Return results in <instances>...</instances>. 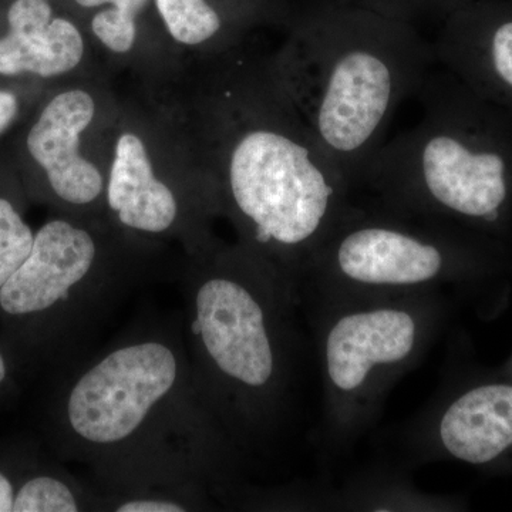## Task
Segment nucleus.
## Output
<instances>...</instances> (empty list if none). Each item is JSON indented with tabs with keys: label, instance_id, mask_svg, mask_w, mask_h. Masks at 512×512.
<instances>
[{
	"label": "nucleus",
	"instance_id": "2",
	"mask_svg": "<svg viewBox=\"0 0 512 512\" xmlns=\"http://www.w3.org/2000/svg\"><path fill=\"white\" fill-rule=\"evenodd\" d=\"M269 55L247 42L185 63L164 86L141 87L183 131L238 241L299 292L353 188L286 96Z\"/></svg>",
	"mask_w": 512,
	"mask_h": 512
},
{
	"label": "nucleus",
	"instance_id": "9",
	"mask_svg": "<svg viewBox=\"0 0 512 512\" xmlns=\"http://www.w3.org/2000/svg\"><path fill=\"white\" fill-rule=\"evenodd\" d=\"M320 333L330 423L353 433L426 349L436 311L421 293L335 299Z\"/></svg>",
	"mask_w": 512,
	"mask_h": 512
},
{
	"label": "nucleus",
	"instance_id": "15",
	"mask_svg": "<svg viewBox=\"0 0 512 512\" xmlns=\"http://www.w3.org/2000/svg\"><path fill=\"white\" fill-rule=\"evenodd\" d=\"M441 450L468 464H488L512 447V386L494 383L458 396L430 427Z\"/></svg>",
	"mask_w": 512,
	"mask_h": 512
},
{
	"label": "nucleus",
	"instance_id": "5",
	"mask_svg": "<svg viewBox=\"0 0 512 512\" xmlns=\"http://www.w3.org/2000/svg\"><path fill=\"white\" fill-rule=\"evenodd\" d=\"M164 249L106 220L50 212L28 258L0 289V339L25 380L86 356L111 313L160 274Z\"/></svg>",
	"mask_w": 512,
	"mask_h": 512
},
{
	"label": "nucleus",
	"instance_id": "1",
	"mask_svg": "<svg viewBox=\"0 0 512 512\" xmlns=\"http://www.w3.org/2000/svg\"><path fill=\"white\" fill-rule=\"evenodd\" d=\"M47 382L40 439L89 467L100 511L208 510L237 448L202 402L181 315L130 326Z\"/></svg>",
	"mask_w": 512,
	"mask_h": 512
},
{
	"label": "nucleus",
	"instance_id": "19",
	"mask_svg": "<svg viewBox=\"0 0 512 512\" xmlns=\"http://www.w3.org/2000/svg\"><path fill=\"white\" fill-rule=\"evenodd\" d=\"M23 382H26L20 372L15 357L0 339V410L8 409L10 404L18 400L22 393Z\"/></svg>",
	"mask_w": 512,
	"mask_h": 512
},
{
	"label": "nucleus",
	"instance_id": "3",
	"mask_svg": "<svg viewBox=\"0 0 512 512\" xmlns=\"http://www.w3.org/2000/svg\"><path fill=\"white\" fill-rule=\"evenodd\" d=\"M185 345L198 394L234 447L272 433L295 363L299 292L271 262L220 241L181 262Z\"/></svg>",
	"mask_w": 512,
	"mask_h": 512
},
{
	"label": "nucleus",
	"instance_id": "10",
	"mask_svg": "<svg viewBox=\"0 0 512 512\" xmlns=\"http://www.w3.org/2000/svg\"><path fill=\"white\" fill-rule=\"evenodd\" d=\"M454 258L439 222L350 205L316 249L301 286L312 279L333 301L421 293L447 278Z\"/></svg>",
	"mask_w": 512,
	"mask_h": 512
},
{
	"label": "nucleus",
	"instance_id": "18",
	"mask_svg": "<svg viewBox=\"0 0 512 512\" xmlns=\"http://www.w3.org/2000/svg\"><path fill=\"white\" fill-rule=\"evenodd\" d=\"M488 66L498 84L512 90V19L495 25L488 36Z\"/></svg>",
	"mask_w": 512,
	"mask_h": 512
},
{
	"label": "nucleus",
	"instance_id": "13",
	"mask_svg": "<svg viewBox=\"0 0 512 512\" xmlns=\"http://www.w3.org/2000/svg\"><path fill=\"white\" fill-rule=\"evenodd\" d=\"M100 511L92 484L70 473L40 437H0V512Z\"/></svg>",
	"mask_w": 512,
	"mask_h": 512
},
{
	"label": "nucleus",
	"instance_id": "4",
	"mask_svg": "<svg viewBox=\"0 0 512 512\" xmlns=\"http://www.w3.org/2000/svg\"><path fill=\"white\" fill-rule=\"evenodd\" d=\"M269 60L316 143L356 188L436 53L397 20L329 13L296 25Z\"/></svg>",
	"mask_w": 512,
	"mask_h": 512
},
{
	"label": "nucleus",
	"instance_id": "14",
	"mask_svg": "<svg viewBox=\"0 0 512 512\" xmlns=\"http://www.w3.org/2000/svg\"><path fill=\"white\" fill-rule=\"evenodd\" d=\"M153 6L168 45L184 64L244 45L266 15L259 0H153Z\"/></svg>",
	"mask_w": 512,
	"mask_h": 512
},
{
	"label": "nucleus",
	"instance_id": "11",
	"mask_svg": "<svg viewBox=\"0 0 512 512\" xmlns=\"http://www.w3.org/2000/svg\"><path fill=\"white\" fill-rule=\"evenodd\" d=\"M99 73L110 72L64 0H0V79L50 89Z\"/></svg>",
	"mask_w": 512,
	"mask_h": 512
},
{
	"label": "nucleus",
	"instance_id": "17",
	"mask_svg": "<svg viewBox=\"0 0 512 512\" xmlns=\"http://www.w3.org/2000/svg\"><path fill=\"white\" fill-rule=\"evenodd\" d=\"M46 90L0 79V144L8 140Z\"/></svg>",
	"mask_w": 512,
	"mask_h": 512
},
{
	"label": "nucleus",
	"instance_id": "6",
	"mask_svg": "<svg viewBox=\"0 0 512 512\" xmlns=\"http://www.w3.org/2000/svg\"><path fill=\"white\" fill-rule=\"evenodd\" d=\"M134 86L120 93L104 220L128 237L200 255L220 241L217 194L173 117Z\"/></svg>",
	"mask_w": 512,
	"mask_h": 512
},
{
	"label": "nucleus",
	"instance_id": "8",
	"mask_svg": "<svg viewBox=\"0 0 512 512\" xmlns=\"http://www.w3.org/2000/svg\"><path fill=\"white\" fill-rule=\"evenodd\" d=\"M120 92L110 73L47 89L5 146L32 204L104 220Z\"/></svg>",
	"mask_w": 512,
	"mask_h": 512
},
{
	"label": "nucleus",
	"instance_id": "12",
	"mask_svg": "<svg viewBox=\"0 0 512 512\" xmlns=\"http://www.w3.org/2000/svg\"><path fill=\"white\" fill-rule=\"evenodd\" d=\"M92 39L104 66L128 73L136 84L160 87L184 63L168 45L153 0H64Z\"/></svg>",
	"mask_w": 512,
	"mask_h": 512
},
{
	"label": "nucleus",
	"instance_id": "16",
	"mask_svg": "<svg viewBox=\"0 0 512 512\" xmlns=\"http://www.w3.org/2000/svg\"><path fill=\"white\" fill-rule=\"evenodd\" d=\"M30 202L5 143L0 144V289L25 262L36 229L28 221Z\"/></svg>",
	"mask_w": 512,
	"mask_h": 512
},
{
	"label": "nucleus",
	"instance_id": "7",
	"mask_svg": "<svg viewBox=\"0 0 512 512\" xmlns=\"http://www.w3.org/2000/svg\"><path fill=\"white\" fill-rule=\"evenodd\" d=\"M423 119L376 151L360 187L382 208L441 222H495L508 198L504 150L474 144L470 121L446 83L431 72L417 93Z\"/></svg>",
	"mask_w": 512,
	"mask_h": 512
}]
</instances>
